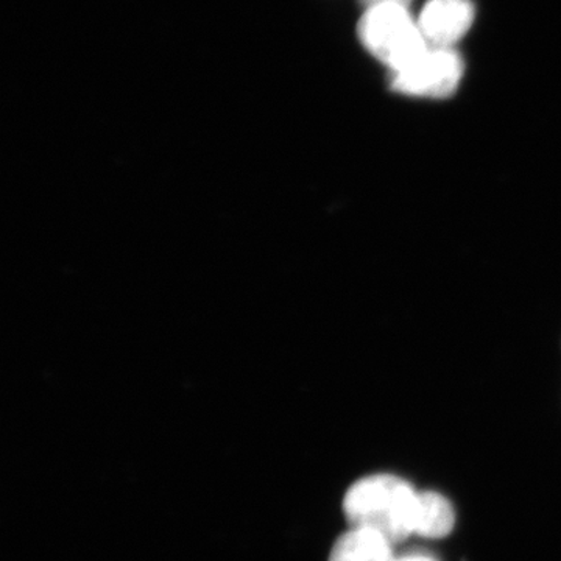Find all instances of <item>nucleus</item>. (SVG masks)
I'll return each mask as SVG.
<instances>
[{
  "mask_svg": "<svg viewBox=\"0 0 561 561\" xmlns=\"http://www.w3.org/2000/svg\"><path fill=\"white\" fill-rule=\"evenodd\" d=\"M393 546L376 531L350 527L335 540L328 561H397Z\"/></svg>",
  "mask_w": 561,
  "mask_h": 561,
  "instance_id": "nucleus-5",
  "label": "nucleus"
},
{
  "mask_svg": "<svg viewBox=\"0 0 561 561\" xmlns=\"http://www.w3.org/2000/svg\"><path fill=\"white\" fill-rule=\"evenodd\" d=\"M357 36L376 60L386 65L390 73L411 66L430 46L413 20L408 7L397 3L365 9L357 24Z\"/></svg>",
  "mask_w": 561,
  "mask_h": 561,
  "instance_id": "nucleus-2",
  "label": "nucleus"
},
{
  "mask_svg": "<svg viewBox=\"0 0 561 561\" xmlns=\"http://www.w3.org/2000/svg\"><path fill=\"white\" fill-rule=\"evenodd\" d=\"M419 497L420 491L398 476H365L346 490L343 515L350 527L376 531L398 545L415 535Z\"/></svg>",
  "mask_w": 561,
  "mask_h": 561,
  "instance_id": "nucleus-1",
  "label": "nucleus"
},
{
  "mask_svg": "<svg viewBox=\"0 0 561 561\" xmlns=\"http://www.w3.org/2000/svg\"><path fill=\"white\" fill-rule=\"evenodd\" d=\"M397 561H437L430 553L424 552H411L404 553V556L398 557Z\"/></svg>",
  "mask_w": 561,
  "mask_h": 561,
  "instance_id": "nucleus-8",
  "label": "nucleus"
},
{
  "mask_svg": "<svg viewBox=\"0 0 561 561\" xmlns=\"http://www.w3.org/2000/svg\"><path fill=\"white\" fill-rule=\"evenodd\" d=\"M471 0H430L419 16V27L427 46L454 49L474 21Z\"/></svg>",
  "mask_w": 561,
  "mask_h": 561,
  "instance_id": "nucleus-4",
  "label": "nucleus"
},
{
  "mask_svg": "<svg viewBox=\"0 0 561 561\" xmlns=\"http://www.w3.org/2000/svg\"><path fill=\"white\" fill-rule=\"evenodd\" d=\"M365 9H371V7L383 5V3H397V5L411 7L412 0H359Z\"/></svg>",
  "mask_w": 561,
  "mask_h": 561,
  "instance_id": "nucleus-7",
  "label": "nucleus"
},
{
  "mask_svg": "<svg viewBox=\"0 0 561 561\" xmlns=\"http://www.w3.org/2000/svg\"><path fill=\"white\" fill-rule=\"evenodd\" d=\"M463 60L454 49L430 47L408 68L393 72L390 88L411 98L448 99L459 88Z\"/></svg>",
  "mask_w": 561,
  "mask_h": 561,
  "instance_id": "nucleus-3",
  "label": "nucleus"
},
{
  "mask_svg": "<svg viewBox=\"0 0 561 561\" xmlns=\"http://www.w3.org/2000/svg\"><path fill=\"white\" fill-rule=\"evenodd\" d=\"M456 527L451 501L437 491H421L416 505L415 535L431 540L448 537Z\"/></svg>",
  "mask_w": 561,
  "mask_h": 561,
  "instance_id": "nucleus-6",
  "label": "nucleus"
}]
</instances>
